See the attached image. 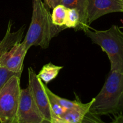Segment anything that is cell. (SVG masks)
<instances>
[{
  "label": "cell",
  "mask_w": 123,
  "mask_h": 123,
  "mask_svg": "<svg viewBox=\"0 0 123 123\" xmlns=\"http://www.w3.org/2000/svg\"><path fill=\"white\" fill-rule=\"evenodd\" d=\"M66 28L53 24L49 8L42 0H33L31 20L22 42L28 50L33 46L47 49L51 40Z\"/></svg>",
  "instance_id": "1"
},
{
  "label": "cell",
  "mask_w": 123,
  "mask_h": 123,
  "mask_svg": "<svg viewBox=\"0 0 123 123\" xmlns=\"http://www.w3.org/2000/svg\"><path fill=\"white\" fill-rule=\"evenodd\" d=\"M89 112L98 116L123 114V73L110 70Z\"/></svg>",
  "instance_id": "2"
},
{
  "label": "cell",
  "mask_w": 123,
  "mask_h": 123,
  "mask_svg": "<svg viewBox=\"0 0 123 123\" xmlns=\"http://www.w3.org/2000/svg\"><path fill=\"white\" fill-rule=\"evenodd\" d=\"M91 40L107 54L110 63V70L123 73V32L117 25H113L106 30L88 28L83 31Z\"/></svg>",
  "instance_id": "3"
},
{
  "label": "cell",
  "mask_w": 123,
  "mask_h": 123,
  "mask_svg": "<svg viewBox=\"0 0 123 123\" xmlns=\"http://www.w3.org/2000/svg\"><path fill=\"white\" fill-rule=\"evenodd\" d=\"M20 75L14 74L0 90V123H16L20 96Z\"/></svg>",
  "instance_id": "4"
},
{
  "label": "cell",
  "mask_w": 123,
  "mask_h": 123,
  "mask_svg": "<svg viewBox=\"0 0 123 123\" xmlns=\"http://www.w3.org/2000/svg\"><path fill=\"white\" fill-rule=\"evenodd\" d=\"M44 121L28 85L21 89L16 123H43Z\"/></svg>",
  "instance_id": "5"
},
{
  "label": "cell",
  "mask_w": 123,
  "mask_h": 123,
  "mask_svg": "<svg viewBox=\"0 0 123 123\" xmlns=\"http://www.w3.org/2000/svg\"><path fill=\"white\" fill-rule=\"evenodd\" d=\"M43 83L38 78L31 67L28 68V86L33 97L45 120L51 122L53 114L51 109L49 97L43 86Z\"/></svg>",
  "instance_id": "6"
},
{
  "label": "cell",
  "mask_w": 123,
  "mask_h": 123,
  "mask_svg": "<svg viewBox=\"0 0 123 123\" xmlns=\"http://www.w3.org/2000/svg\"><path fill=\"white\" fill-rule=\"evenodd\" d=\"M28 49L22 42H17L0 58V67L21 75Z\"/></svg>",
  "instance_id": "7"
},
{
  "label": "cell",
  "mask_w": 123,
  "mask_h": 123,
  "mask_svg": "<svg viewBox=\"0 0 123 123\" xmlns=\"http://www.w3.org/2000/svg\"><path fill=\"white\" fill-rule=\"evenodd\" d=\"M123 12L121 0H88L86 19L88 26L109 13Z\"/></svg>",
  "instance_id": "8"
},
{
  "label": "cell",
  "mask_w": 123,
  "mask_h": 123,
  "mask_svg": "<svg viewBox=\"0 0 123 123\" xmlns=\"http://www.w3.org/2000/svg\"><path fill=\"white\" fill-rule=\"evenodd\" d=\"M93 102L94 98L87 103H81L76 108L66 110L61 116L54 121H58L62 123H82L86 115L89 111Z\"/></svg>",
  "instance_id": "9"
},
{
  "label": "cell",
  "mask_w": 123,
  "mask_h": 123,
  "mask_svg": "<svg viewBox=\"0 0 123 123\" xmlns=\"http://www.w3.org/2000/svg\"><path fill=\"white\" fill-rule=\"evenodd\" d=\"M12 25L13 23L10 20L6 34L3 38L0 41V58L5 52L10 49L16 43L21 42L23 38L26 25H24L16 31H12Z\"/></svg>",
  "instance_id": "10"
},
{
  "label": "cell",
  "mask_w": 123,
  "mask_h": 123,
  "mask_svg": "<svg viewBox=\"0 0 123 123\" xmlns=\"http://www.w3.org/2000/svg\"><path fill=\"white\" fill-rule=\"evenodd\" d=\"M88 0H61L60 4L63 5L66 8H75L77 10L80 16V22L78 30L84 31L89 27L87 24L86 7Z\"/></svg>",
  "instance_id": "11"
},
{
  "label": "cell",
  "mask_w": 123,
  "mask_h": 123,
  "mask_svg": "<svg viewBox=\"0 0 123 123\" xmlns=\"http://www.w3.org/2000/svg\"><path fill=\"white\" fill-rule=\"evenodd\" d=\"M62 68L63 66H56L49 62L42 67L37 75L41 80L47 85L57 76L59 72Z\"/></svg>",
  "instance_id": "12"
},
{
  "label": "cell",
  "mask_w": 123,
  "mask_h": 123,
  "mask_svg": "<svg viewBox=\"0 0 123 123\" xmlns=\"http://www.w3.org/2000/svg\"><path fill=\"white\" fill-rule=\"evenodd\" d=\"M43 86H44V88L46 92H47V94L48 96H50L51 97H53L59 105H60L61 106H62L65 110H69V109H73V108H76V107L78 106L82 102L80 100L79 98H78L77 96V99H75V100H69L66 99V98H62V97H60V96H57V95L55 94L54 92H52L48 87L47 86V85H46V84H43Z\"/></svg>",
  "instance_id": "13"
},
{
  "label": "cell",
  "mask_w": 123,
  "mask_h": 123,
  "mask_svg": "<svg viewBox=\"0 0 123 123\" xmlns=\"http://www.w3.org/2000/svg\"><path fill=\"white\" fill-rule=\"evenodd\" d=\"M68 8L62 4H59L53 9L51 19L53 23L59 26H65L67 16Z\"/></svg>",
  "instance_id": "14"
},
{
  "label": "cell",
  "mask_w": 123,
  "mask_h": 123,
  "mask_svg": "<svg viewBox=\"0 0 123 123\" xmlns=\"http://www.w3.org/2000/svg\"><path fill=\"white\" fill-rule=\"evenodd\" d=\"M80 22V16L78 10L75 8H68L65 27L78 30Z\"/></svg>",
  "instance_id": "15"
},
{
  "label": "cell",
  "mask_w": 123,
  "mask_h": 123,
  "mask_svg": "<svg viewBox=\"0 0 123 123\" xmlns=\"http://www.w3.org/2000/svg\"><path fill=\"white\" fill-rule=\"evenodd\" d=\"M104 122L101 120L100 117L98 115H94L92 114L90 112H88L87 114L86 115L85 117L84 118L82 123H104ZM43 123H62L61 122H59L58 121H53V122H49L47 120L43 121Z\"/></svg>",
  "instance_id": "16"
},
{
  "label": "cell",
  "mask_w": 123,
  "mask_h": 123,
  "mask_svg": "<svg viewBox=\"0 0 123 123\" xmlns=\"http://www.w3.org/2000/svg\"><path fill=\"white\" fill-rule=\"evenodd\" d=\"M14 74H18L13 73V72H10V71L4 68H2V67H0V90L2 88L3 85L8 80V79ZM19 75H20V74H19Z\"/></svg>",
  "instance_id": "17"
},
{
  "label": "cell",
  "mask_w": 123,
  "mask_h": 123,
  "mask_svg": "<svg viewBox=\"0 0 123 123\" xmlns=\"http://www.w3.org/2000/svg\"><path fill=\"white\" fill-rule=\"evenodd\" d=\"M46 6L51 9H53L55 6L60 4L61 0H44Z\"/></svg>",
  "instance_id": "18"
},
{
  "label": "cell",
  "mask_w": 123,
  "mask_h": 123,
  "mask_svg": "<svg viewBox=\"0 0 123 123\" xmlns=\"http://www.w3.org/2000/svg\"><path fill=\"white\" fill-rule=\"evenodd\" d=\"M110 123H123V114L115 115L114 120Z\"/></svg>",
  "instance_id": "19"
},
{
  "label": "cell",
  "mask_w": 123,
  "mask_h": 123,
  "mask_svg": "<svg viewBox=\"0 0 123 123\" xmlns=\"http://www.w3.org/2000/svg\"><path fill=\"white\" fill-rule=\"evenodd\" d=\"M121 4H122V9H123V0H121Z\"/></svg>",
  "instance_id": "20"
},
{
  "label": "cell",
  "mask_w": 123,
  "mask_h": 123,
  "mask_svg": "<svg viewBox=\"0 0 123 123\" xmlns=\"http://www.w3.org/2000/svg\"><path fill=\"white\" fill-rule=\"evenodd\" d=\"M121 28H122V29H123V27H121Z\"/></svg>",
  "instance_id": "21"
}]
</instances>
